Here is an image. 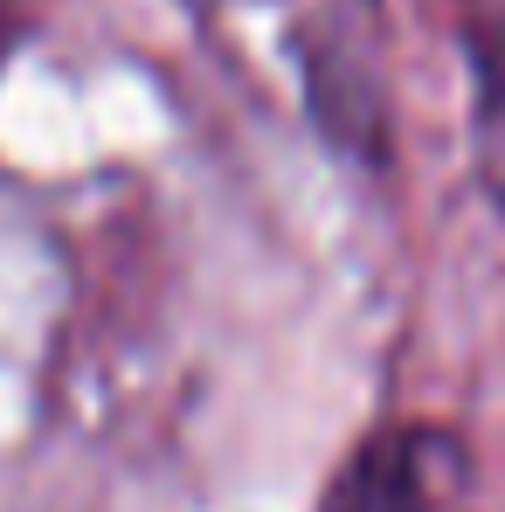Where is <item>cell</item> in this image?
Segmentation results:
<instances>
[{"mask_svg": "<svg viewBox=\"0 0 505 512\" xmlns=\"http://www.w3.org/2000/svg\"><path fill=\"white\" fill-rule=\"evenodd\" d=\"M464 485V443L443 423L374 429L326 485L319 512H436Z\"/></svg>", "mask_w": 505, "mask_h": 512, "instance_id": "6da1fadb", "label": "cell"}, {"mask_svg": "<svg viewBox=\"0 0 505 512\" xmlns=\"http://www.w3.org/2000/svg\"><path fill=\"white\" fill-rule=\"evenodd\" d=\"M457 42L471 63V146L478 180L505 215V0H464L457 7Z\"/></svg>", "mask_w": 505, "mask_h": 512, "instance_id": "7a4b0ae2", "label": "cell"}, {"mask_svg": "<svg viewBox=\"0 0 505 512\" xmlns=\"http://www.w3.org/2000/svg\"><path fill=\"white\" fill-rule=\"evenodd\" d=\"M21 42H28V21H21L14 7H0V77H7V63H14Z\"/></svg>", "mask_w": 505, "mask_h": 512, "instance_id": "3957f363", "label": "cell"}]
</instances>
